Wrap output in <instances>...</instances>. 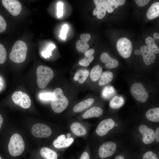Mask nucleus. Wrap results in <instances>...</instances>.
<instances>
[{
    "instance_id": "obj_32",
    "label": "nucleus",
    "mask_w": 159,
    "mask_h": 159,
    "mask_svg": "<svg viewBox=\"0 0 159 159\" xmlns=\"http://www.w3.org/2000/svg\"><path fill=\"white\" fill-rule=\"evenodd\" d=\"M141 158V159H158L157 155L151 151L144 153Z\"/></svg>"
},
{
    "instance_id": "obj_28",
    "label": "nucleus",
    "mask_w": 159,
    "mask_h": 159,
    "mask_svg": "<svg viewBox=\"0 0 159 159\" xmlns=\"http://www.w3.org/2000/svg\"><path fill=\"white\" fill-rule=\"evenodd\" d=\"M89 46L87 42L81 40H77L76 43V48L77 51L81 53L85 52L89 48Z\"/></svg>"
},
{
    "instance_id": "obj_22",
    "label": "nucleus",
    "mask_w": 159,
    "mask_h": 159,
    "mask_svg": "<svg viewBox=\"0 0 159 159\" xmlns=\"http://www.w3.org/2000/svg\"><path fill=\"white\" fill-rule=\"evenodd\" d=\"M159 15V2H157L150 6L147 12L146 16L148 19H152L158 17Z\"/></svg>"
},
{
    "instance_id": "obj_17",
    "label": "nucleus",
    "mask_w": 159,
    "mask_h": 159,
    "mask_svg": "<svg viewBox=\"0 0 159 159\" xmlns=\"http://www.w3.org/2000/svg\"><path fill=\"white\" fill-rule=\"evenodd\" d=\"M95 102V100L90 98L83 100L75 105L73 108L74 112H80L91 107Z\"/></svg>"
},
{
    "instance_id": "obj_36",
    "label": "nucleus",
    "mask_w": 159,
    "mask_h": 159,
    "mask_svg": "<svg viewBox=\"0 0 159 159\" xmlns=\"http://www.w3.org/2000/svg\"><path fill=\"white\" fill-rule=\"evenodd\" d=\"M6 24L3 17L0 15V33L4 32L6 29Z\"/></svg>"
},
{
    "instance_id": "obj_3",
    "label": "nucleus",
    "mask_w": 159,
    "mask_h": 159,
    "mask_svg": "<svg viewBox=\"0 0 159 159\" xmlns=\"http://www.w3.org/2000/svg\"><path fill=\"white\" fill-rule=\"evenodd\" d=\"M36 74L37 84L41 89L44 88L54 76V72L51 68L42 65L37 68Z\"/></svg>"
},
{
    "instance_id": "obj_5",
    "label": "nucleus",
    "mask_w": 159,
    "mask_h": 159,
    "mask_svg": "<svg viewBox=\"0 0 159 159\" xmlns=\"http://www.w3.org/2000/svg\"><path fill=\"white\" fill-rule=\"evenodd\" d=\"M130 90L133 97L137 101L145 102L147 100L148 93L141 83H135L131 87Z\"/></svg>"
},
{
    "instance_id": "obj_4",
    "label": "nucleus",
    "mask_w": 159,
    "mask_h": 159,
    "mask_svg": "<svg viewBox=\"0 0 159 159\" xmlns=\"http://www.w3.org/2000/svg\"><path fill=\"white\" fill-rule=\"evenodd\" d=\"M25 148L24 141L21 136L19 134L15 133L11 136L8 146L9 152L14 157L21 155Z\"/></svg>"
},
{
    "instance_id": "obj_21",
    "label": "nucleus",
    "mask_w": 159,
    "mask_h": 159,
    "mask_svg": "<svg viewBox=\"0 0 159 159\" xmlns=\"http://www.w3.org/2000/svg\"><path fill=\"white\" fill-rule=\"evenodd\" d=\"M146 116L149 120L155 122L159 121V108L154 107L149 110L146 113Z\"/></svg>"
},
{
    "instance_id": "obj_35",
    "label": "nucleus",
    "mask_w": 159,
    "mask_h": 159,
    "mask_svg": "<svg viewBox=\"0 0 159 159\" xmlns=\"http://www.w3.org/2000/svg\"><path fill=\"white\" fill-rule=\"evenodd\" d=\"M112 88L111 87H105L103 89L102 95L104 98H106L110 96L111 94H112Z\"/></svg>"
},
{
    "instance_id": "obj_49",
    "label": "nucleus",
    "mask_w": 159,
    "mask_h": 159,
    "mask_svg": "<svg viewBox=\"0 0 159 159\" xmlns=\"http://www.w3.org/2000/svg\"><path fill=\"white\" fill-rule=\"evenodd\" d=\"M67 138H70V137L71 136V135L69 133H68L67 135Z\"/></svg>"
},
{
    "instance_id": "obj_24",
    "label": "nucleus",
    "mask_w": 159,
    "mask_h": 159,
    "mask_svg": "<svg viewBox=\"0 0 159 159\" xmlns=\"http://www.w3.org/2000/svg\"><path fill=\"white\" fill-rule=\"evenodd\" d=\"M89 74V71L86 69H80L75 74L73 79L75 81H78L81 84L86 80Z\"/></svg>"
},
{
    "instance_id": "obj_19",
    "label": "nucleus",
    "mask_w": 159,
    "mask_h": 159,
    "mask_svg": "<svg viewBox=\"0 0 159 159\" xmlns=\"http://www.w3.org/2000/svg\"><path fill=\"white\" fill-rule=\"evenodd\" d=\"M70 128L72 131L75 135L78 136H84L87 132L85 127L79 122L73 123L70 125Z\"/></svg>"
},
{
    "instance_id": "obj_2",
    "label": "nucleus",
    "mask_w": 159,
    "mask_h": 159,
    "mask_svg": "<svg viewBox=\"0 0 159 159\" xmlns=\"http://www.w3.org/2000/svg\"><path fill=\"white\" fill-rule=\"evenodd\" d=\"M27 51V47L25 43L22 41H17L13 46L9 58L15 63L22 62L26 59Z\"/></svg>"
},
{
    "instance_id": "obj_26",
    "label": "nucleus",
    "mask_w": 159,
    "mask_h": 159,
    "mask_svg": "<svg viewBox=\"0 0 159 159\" xmlns=\"http://www.w3.org/2000/svg\"><path fill=\"white\" fill-rule=\"evenodd\" d=\"M124 103V100L122 97L115 96L110 101V106L112 108H118L121 107Z\"/></svg>"
},
{
    "instance_id": "obj_48",
    "label": "nucleus",
    "mask_w": 159,
    "mask_h": 159,
    "mask_svg": "<svg viewBox=\"0 0 159 159\" xmlns=\"http://www.w3.org/2000/svg\"><path fill=\"white\" fill-rule=\"evenodd\" d=\"M135 54L137 55H140L141 54L140 51L138 49H136L135 50Z\"/></svg>"
},
{
    "instance_id": "obj_44",
    "label": "nucleus",
    "mask_w": 159,
    "mask_h": 159,
    "mask_svg": "<svg viewBox=\"0 0 159 159\" xmlns=\"http://www.w3.org/2000/svg\"><path fill=\"white\" fill-rule=\"evenodd\" d=\"M116 2L118 5L121 6L123 5L125 3V0H116Z\"/></svg>"
},
{
    "instance_id": "obj_47",
    "label": "nucleus",
    "mask_w": 159,
    "mask_h": 159,
    "mask_svg": "<svg viewBox=\"0 0 159 159\" xmlns=\"http://www.w3.org/2000/svg\"><path fill=\"white\" fill-rule=\"evenodd\" d=\"M3 122V119L2 117V115H0V129L1 127Z\"/></svg>"
},
{
    "instance_id": "obj_23",
    "label": "nucleus",
    "mask_w": 159,
    "mask_h": 159,
    "mask_svg": "<svg viewBox=\"0 0 159 159\" xmlns=\"http://www.w3.org/2000/svg\"><path fill=\"white\" fill-rule=\"evenodd\" d=\"M113 75L112 73L110 71H105L103 72L100 77L99 85L103 86L110 82L112 80Z\"/></svg>"
},
{
    "instance_id": "obj_1",
    "label": "nucleus",
    "mask_w": 159,
    "mask_h": 159,
    "mask_svg": "<svg viewBox=\"0 0 159 159\" xmlns=\"http://www.w3.org/2000/svg\"><path fill=\"white\" fill-rule=\"evenodd\" d=\"M52 94L53 97L51 100V108L55 112L61 113L67 107L68 100L64 95L62 90L59 88L55 89Z\"/></svg>"
},
{
    "instance_id": "obj_18",
    "label": "nucleus",
    "mask_w": 159,
    "mask_h": 159,
    "mask_svg": "<svg viewBox=\"0 0 159 159\" xmlns=\"http://www.w3.org/2000/svg\"><path fill=\"white\" fill-rule=\"evenodd\" d=\"M103 113L102 110L97 107H93L86 111L82 117L84 119L97 117L101 115Z\"/></svg>"
},
{
    "instance_id": "obj_10",
    "label": "nucleus",
    "mask_w": 159,
    "mask_h": 159,
    "mask_svg": "<svg viewBox=\"0 0 159 159\" xmlns=\"http://www.w3.org/2000/svg\"><path fill=\"white\" fill-rule=\"evenodd\" d=\"M115 123L111 118L105 119L101 122L97 126L95 132L98 135L102 136L106 135L108 132L113 128Z\"/></svg>"
},
{
    "instance_id": "obj_25",
    "label": "nucleus",
    "mask_w": 159,
    "mask_h": 159,
    "mask_svg": "<svg viewBox=\"0 0 159 159\" xmlns=\"http://www.w3.org/2000/svg\"><path fill=\"white\" fill-rule=\"evenodd\" d=\"M102 69L99 65H96L92 69L90 74L91 80L93 82H96L100 78Z\"/></svg>"
},
{
    "instance_id": "obj_46",
    "label": "nucleus",
    "mask_w": 159,
    "mask_h": 159,
    "mask_svg": "<svg viewBox=\"0 0 159 159\" xmlns=\"http://www.w3.org/2000/svg\"><path fill=\"white\" fill-rule=\"evenodd\" d=\"M153 36L154 37V39L155 40L157 39H159V34L157 33H155L153 34Z\"/></svg>"
},
{
    "instance_id": "obj_12",
    "label": "nucleus",
    "mask_w": 159,
    "mask_h": 159,
    "mask_svg": "<svg viewBox=\"0 0 159 159\" xmlns=\"http://www.w3.org/2000/svg\"><path fill=\"white\" fill-rule=\"evenodd\" d=\"M139 130L143 135V140L144 143L149 144L154 141L155 133L153 129L142 125L139 126Z\"/></svg>"
},
{
    "instance_id": "obj_27",
    "label": "nucleus",
    "mask_w": 159,
    "mask_h": 159,
    "mask_svg": "<svg viewBox=\"0 0 159 159\" xmlns=\"http://www.w3.org/2000/svg\"><path fill=\"white\" fill-rule=\"evenodd\" d=\"M155 40L152 38L148 37L145 39V43L147 47L152 50L154 53H159V49L157 45L155 43Z\"/></svg>"
},
{
    "instance_id": "obj_13",
    "label": "nucleus",
    "mask_w": 159,
    "mask_h": 159,
    "mask_svg": "<svg viewBox=\"0 0 159 159\" xmlns=\"http://www.w3.org/2000/svg\"><path fill=\"white\" fill-rule=\"evenodd\" d=\"M140 51L146 65H149L154 62L155 58V54L147 45L141 47Z\"/></svg>"
},
{
    "instance_id": "obj_14",
    "label": "nucleus",
    "mask_w": 159,
    "mask_h": 159,
    "mask_svg": "<svg viewBox=\"0 0 159 159\" xmlns=\"http://www.w3.org/2000/svg\"><path fill=\"white\" fill-rule=\"evenodd\" d=\"M107 0H94V2L96 7L93 11V14L97 15L99 19L103 18L106 14V3Z\"/></svg>"
},
{
    "instance_id": "obj_6",
    "label": "nucleus",
    "mask_w": 159,
    "mask_h": 159,
    "mask_svg": "<svg viewBox=\"0 0 159 159\" xmlns=\"http://www.w3.org/2000/svg\"><path fill=\"white\" fill-rule=\"evenodd\" d=\"M117 48L120 55L123 58H127L130 56L132 50L131 41L126 37L120 39L117 41Z\"/></svg>"
},
{
    "instance_id": "obj_41",
    "label": "nucleus",
    "mask_w": 159,
    "mask_h": 159,
    "mask_svg": "<svg viewBox=\"0 0 159 159\" xmlns=\"http://www.w3.org/2000/svg\"><path fill=\"white\" fill-rule=\"evenodd\" d=\"M94 52V49H90L85 51L84 53V54L85 57H90L92 56Z\"/></svg>"
},
{
    "instance_id": "obj_43",
    "label": "nucleus",
    "mask_w": 159,
    "mask_h": 159,
    "mask_svg": "<svg viewBox=\"0 0 159 159\" xmlns=\"http://www.w3.org/2000/svg\"><path fill=\"white\" fill-rule=\"evenodd\" d=\"M155 139L157 142L159 143V127H158L156 129L155 135Z\"/></svg>"
},
{
    "instance_id": "obj_29",
    "label": "nucleus",
    "mask_w": 159,
    "mask_h": 159,
    "mask_svg": "<svg viewBox=\"0 0 159 159\" xmlns=\"http://www.w3.org/2000/svg\"><path fill=\"white\" fill-rule=\"evenodd\" d=\"M119 6L117 4L116 0H108L106 3V11L109 13L112 12L115 8Z\"/></svg>"
},
{
    "instance_id": "obj_34",
    "label": "nucleus",
    "mask_w": 159,
    "mask_h": 159,
    "mask_svg": "<svg viewBox=\"0 0 159 159\" xmlns=\"http://www.w3.org/2000/svg\"><path fill=\"white\" fill-rule=\"evenodd\" d=\"M53 97L52 93L50 92L41 93L39 95L40 98L42 100L45 101L52 100Z\"/></svg>"
},
{
    "instance_id": "obj_9",
    "label": "nucleus",
    "mask_w": 159,
    "mask_h": 159,
    "mask_svg": "<svg viewBox=\"0 0 159 159\" xmlns=\"http://www.w3.org/2000/svg\"><path fill=\"white\" fill-rule=\"evenodd\" d=\"M32 133L34 137L38 138H45L52 134L50 128L47 125L40 123L34 125L32 128Z\"/></svg>"
},
{
    "instance_id": "obj_16",
    "label": "nucleus",
    "mask_w": 159,
    "mask_h": 159,
    "mask_svg": "<svg viewBox=\"0 0 159 159\" xmlns=\"http://www.w3.org/2000/svg\"><path fill=\"white\" fill-rule=\"evenodd\" d=\"M101 61L105 64V67L108 69H112L117 67L119 64L118 62L112 58L107 52L102 53L100 56Z\"/></svg>"
},
{
    "instance_id": "obj_45",
    "label": "nucleus",
    "mask_w": 159,
    "mask_h": 159,
    "mask_svg": "<svg viewBox=\"0 0 159 159\" xmlns=\"http://www.w3.org/2000/svg\"><path fill=\"white\" fill-rule=\"evenodd\" d=\"M125 157L122 155H118L115 157L114 159H125Z\"/></svg>"
},
{
    "instance_id": "obj_38",
    "label": "nucleus",
    "mask_w": 159,
    "mask_h": 159,
    "mask_svg": "<svg viewBox=\"0 0 159 159\" xmlns=\"http://www.w3.org/2000/svg\"><path fill=\"white\" fill-rule=\"evenodd\" d=\"M68 29V26L67 24H64L61 31L59 36L62 39H64L66 37V33Z\"/></svg>"
},
{
    "instance_id": "obj_15",
    "label": "nucleus",
    "mask_w": 159,
    "mask_h": 159,
    "mask_svg": "<svg viewBox=\"0 0 159 159\" xmlns=\"http://www.w3.org/2000/svg\"><path fill=\"white\" fill-rule=\"evenodd\" d=\"M74 139L72 138H66L64 135L58 136L53 142L54 146L57 148H64L69 147L73 142Z\"/></svg>"
},
{
    "instance_id": "obj_8",
    "label": "nucleus",
    "mask_w": 159,
    "mask_h": 159,
    "mask_svg": "<svg viewBox=\"0 0 159 159\" xmlns=\"http://www.w3.org/2000/svg\"><path fill=\"white\" fill-rule=\"evenodd\" d=\"M117 145L114 142L108 141L103 143L100 147L98 154L100 158L105 159L112 156L115 153Z\"/></svg>"
},
{
    "instance_id": "obj_11",
    "label": "nucleus",
    "mask_w": 159,
    "mask_h": 159,
    "mask_svg": "<svg viewBox=\"0 0 159 159\" xmlns=\"http://www.w3.org/2000/svg\"><path fill=\"white\" fill-rule=\"evenodd\" d=\"M2 4L6 9L14 16H16L20 13L22 6L18 0H3Z\"/></svg>"
},
{
    "instance_id": "obj_30",
    "label": "nucleus",
    "mask_w": 159,
    "mask_h": 159,
    "mask_svg": "<svg viewBox=\"0 0 159 159\" xmlns=\"http://www.w3.org/2000/svg\"><path fill=\"white\" fill-rule=\"evenodd\" d=\"M7 57V53L4 46L0 43V64H3L6 61Z\"/></svg>"
},
{
    "instance_id": "obj_50",
    "label": "nucleus",
    "mask_w": 159,
    "mask_h": 159,
    "mask_svg": "<svg viewBox=\"0 0 159 159\" xmlns=\"http://www.w3.org/2000/svg\"><path fill=\"white\" fill-rule=\"evenodd\" d=\"M0 159H2L1 158L0 156Z\"/></svg>"
},
{
    "instance_id": "obj_31",
    "label": "nucleus",
    "mask_w": 159,
    "mask_h": 159,
    "mask_svg": "<svg viewBox=\"0 0 159 159\" xmlns=\"http://www.w3.org/2000/svg\"><path fill=\"white\" fill-rule=\"evenodd\" d=\"M55 48L54 44H50L47 49L42 52V55L45 58L49 57L52 56V52Z\"/></svg>"
},
{
    "instance_id": "obj_7",
    "label": "nucleus",
    "mask_w": 159,
    "mask_h": 159,
    "mask_svg": "<svg viewBox=\"0 0 159 159\" xmlns=\"http://www.w3.org/2000/svg\"><path fill=\"white\" fill-rule=\"evenodd\" d=\"M12 99L15 104L24 109H28L31 106V102L29 97L23 92L21 91L15 92L12 94Z\"/></svg>"
},
{
    "instance_id": "obj_33",
    "label": "nucleus",
    "mask_w": 159,
    "mask_h": 159,
    "mask_svg": "<svg viewBox=\"0 0 159 159\" xmlns=\"http://www.w3.org/2000/svg\"><path fill=\"white\" fill-rule=\"evenodd\" d=\"M94 58L93 56L90 57H85L84 58L80 60L79 62V64L81 66L87 67L92 62Z\"/></svg>"
},
{
    "instance_id": "obj_39",
    "label": "nucleus",
    "mask_w": 159,
    "mask_h": 159,
    "mask_svg": "<svg viewBox=\"0 0 159 159\" xmlns=\"http://www.w3.org/2000/svg\"><path fill=\"white\" fill-rule=\"evenodd\" d=\"M81 40L82 41L87 42L91 38V35L89 34H82L80 36Z\"/></svg>"
},
{
    "instance_id": "obj_37",
    "label": "nucleus",
    "mask_w": 159,
    "mask_h": 159,
    "mask_svg": "<svg viewBox=\"0 0 159 159\" xmlns=\"http://www.w3.org/2000/svg\"><path fill=\"white\" fill-rule=\"evenodd\" d=\"M63 4L61 2H59L57 4V15L58 18L61 17L63 15Z\"/></svg>"
},
{
    "instance_id": "obj_40",
    "label": "nucleus",
    "mask_w": 159,
    "mask_h": 159,
    "mask_svg": "<svg viewBox=\"0 0 159 159\" xmlns=\"http://www.w3.org/2000/svg\"><path fill=\"white\" fill-rule=\"evenodd\" d=\"M136 4L139 6H143L147 5L150 1L148 0H135Z\"/></svg>"
},
{
    "instance_id": "obj_20",
    "label": "nucleus",
    "mask_w": 159,
    "mask_h": 159,
    "mask_svg": "<svg viewBox=\"0 0 159 159\" xmlns=\"http://www.w3.org/2000/svg\"><path fill=\"white\" fill-rule=\"evenodd\" d=\"M41 156L44 159H57V155L54 151L47 147H43L40 150Z\"/></svg>"
},
{
    "instance_id": "obj_42",
    "label": "nucleus",
    "mask_w": 159,
    "mask_h": 159,
    "mask_svg": "<svg viewBox=\"0 0 159 159\" xmlns=\"http://www.w3.org/2000/svg\"><path fill=\"white\" fill-rule=\"evenodd\" d=\"M80 159H90L88 153L86 152H84L82 155Z\"/></svg>"
}]
</instances>
